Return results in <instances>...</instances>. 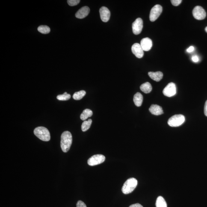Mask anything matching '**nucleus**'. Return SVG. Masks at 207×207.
Segmentation results:
<instances>
[{
	"label": "nucleus",
	"mask_w": 207,
	"mask_h": 207,
	"mask_svg": "<svg viewBox=\"0 0 207 207\" xmlns=\"http://www.w3.org/2000/svg\"><path fill=\"white\" fill-rule=\"evenodd\" d=\"M72 143V136L69 131H65L61 135V147L63 152L66 153L70 149Z\"/></svg>",
	"instance_id": "nucleus-1"
},
{
	"label": "nucleus",
	"mask_w": 207,
	"mask_h": 207,
	"mask_svg": "<svg viewBox=\"0 0 207 207\" xmlns=\"http://www.w3.org/2000/svg\"><path fill=\"white\" fill-rule=\"evenodd\" d=\"M92 120L91 119H89L87 121H84L81 125V129L83 132L88 130L91 126Z\"/></svg>",
	"instance_id": "nucleus-21"
},
{
	"label": "nucleus",
	"mask_w": 207,
	"mask_h": 207,
	"mask_svg": "<svg viewBox=\"0 0 207 207\" xmlns=\"http://www.w3.org/2000/svg\"><path fill=\"white\" fill-rule=\"evenodd\" d=\"M204 113L205 115L207 117V100L205 102V107H204Z\"/></svg>",
	"instance_id": "nucleus-28"
},
{
	"label": "nucleus",
	"mask_w": 207,
	"mask_h": 207,
	"mask_svg": "<svg viewBox=\"0 0 207 207\" xmlns=\"http://www.w3.org/2000/svg\"><path fill=\"white\" fill-rule=\"evenodd\" d=\"M86 92L84 90L76 92L73 95V98L76 100H79L82 99L86 95Z\"/></svg>",
	"instance_id": "nucleus-20"
},
{
	"label": "nucleus",
	"mask_w": 207,
	"mask_h": 207,
	"mask_svg": "<svg viewBox=\"0 0 207 207\" xmlns=\"http://www.w3.org/2000/svg\"><path fill=\"white\" fill-rule=\"evenodd\" d=\"M162 12V7L160 5H156L151 9L150 14V20L151 22H154L158 19Z\"/></svg>",
	"instance_id": "nucleus-6"
},
{
	"label": "nucleus",
	"mask_w": 207,
	"mask_h": 207,
	"mask_svg": "<svg viewBox=\"0 0 207 207\" xmlns=\"http://www.w3.org/2000/svg\"><path fill=\"white\" fill-rule=\"evenodd\" d=\"M172 5L175 6H179L182 2V0H172L171 1Z\"/></svg>",
	"instance_id": "nucleus-25"
},
{
	"label": "nucleus",
	"mask_w": 207,
	"mask_h": 207,
	"mask_svg": "<svg viewBox=\"0 0 207 207\" xmlns=\"http://www.w3.org/2000/svg\"><path fill=\"white\" fill-rule=\"evenodd\" d=\"M34 134L42 141L47 142L50 139L49 131L45 127H39L36 128L34 131Z\"/></svg>",
	"instance_id": "nucleus-3"
},
{
	"label": "nucleus",
	"mask_w": 207,
	"mask_h": 207,
	"mask_svg": "<svg viewBox=\"0 0 207 207\" xmlns=\"http://www.w3.org/2000/svg\"><path fill=\"white\" fill-rule=\"evenodd\" d=\"M176 93V86L173 83H170L166 86L163 90V93L164 96L168 97L173 96Z\"/></svg>",
	"instance_id": "nucleus-8"
},
{
	"label": "nucleus",
	"mask_w": 207,
	"mask_h": 207,
	"mask_svg": "<svg viewBox=\"0 0 207 207\" xmlns=\"http://www.w3.org/2000/svg\"><path fill=\"white\" fill-rule=\"evenodd\" d=\"M194 50V47L193 46H190L189 48L187 49V51L188 53H191Z\"/></svg>",
	"instance_id": "nucleus-30"
},
{
	"label": "nucleus",
	"mask_w": 207,
	"mask_h": 207,
	"mask_svg": "<svg viewBox=\"0 0 207 207\" xmlns=\"http://www.w3.org/2000/svg\"><path fill=\"white\" fill-rule=\"evenodd\" d=\"M193 15L195 19L198 20L205 19L206 17V13L202 7L197 6L193 10Z\"/></svg>",
	"instance_id": "nucleus-7"
},
{
	"label": "nucleus",
	"mask_w": 207,
	"mask_h": 207,
	"mask_svg": "<svg viewBox=\"0 0 207 207\" xmlns=\"http://www.w3.org/2000/svg\"><path fill=\"white\" fill-rule=\"evenodd\" d=\"M205 31L207 33V26L205 28Z\"/></svg>",
	"instance_id": "nucleus-31"
},
{
	"label": "nucleus",
	"mask_w": 207,
	"mask_h": 207,
	"mask_svg": "<svg viewBox=\"0 0 207 207\" xmlns=\"http://www.w3.org/2000/svg\"><path fill=\"white\" fill-rule=\"evenodd\" d=\"M148 75L151 79L157 82L161 81L163 77V74L161 72H149L148 73Z\"/></svg>",
	"instance_id": "nucleus-15"
},
{
	"label": "nucleus",
	"mask_w": 207,
	"mask_h": 207,
	"mask_svg": "<svg viewBox=\"0 0 207 207\" xmlns=\"http://www.w3.org/2000/svg\"><path fill=\"white\" fill-rule=\"evenodd\" d=\"M76 207H87L86 204L81 201H79L77 202Z\"/></svg>",
	"instance_id": "nucleus-26"
},
{
	"label": "nucleus",
	"mask_w": 207,
	"mask_h": 207,
	"mask_svg": "<svg viewBox=\"0 0 207 207\" xmlns=\"http://www.w3.org/2000/svg\"><path fill=\"white\" fill-rule=\"evenodd\" d=\"M129 207H143L142 205L139 203L133 204L130 205Z\"/></svg>",
	"instance_id": "nucleus-29"
},
{
	"label": "nucleus",
	"mask_w": 207,
	"mask_h": 207,
	"mask_svg": "<svg viewBox=\"0 0 207 207\" xmlns=\"http://www.w3.org/2000/svg\"><path fill=\"white\" fill-rule=\"evenodd\" d=\"M134 102L135 105L137 107L141 106L142 103L143 97L141 93H137L134 95Z\"/></svg>",
	"instance_id": "nucleus-16"
},
{
	"label": "nucleus",
	"mask_w": 207,
	"mask_h": 207,
	"mask_svg": "<svg viewBox=\"0 0 207 207\" xmlns=\"http://www.w3.org/2000/svg\"><path fill=\"white\" fill-rule=\"evenodd\" d=\"M80 2L79 0H68L67 1L68 4L69 6H74L78 5Z\"/></svg>",
	"instance_id": "nucleus-24"
},
{
	"label": "nucleus",
	"mask_w": 207,
	"mask_h": 207,
	"mask_svg": "<svg viewBox=\"0 0 207 207\" xmlns=\"http://www.w3.org/2000/svg\"><path fill=\"white\" fill-rule=\"evenodd\" d=\"M105 158L104 155L97 154L93 155L87 161V164L89 165L93 166L102 164L105 161Z\"/></svg>",
	"instance_id": "nucleus-5"
},
{
	"label": "nucleus",
	"mask_w": 207,
	"mask_h": 207,
	"mask_svg": "<svg viewBox=\"0 0 207 207\" xmlns=\"http://www.w3.org/2000/svg\"><path fill=\"white\" fill-rule=\"evenodd\" d=\"M140 89L143 93L147 94L150 93L152 91V87L150 83L146 82L142 84L140 87Z\"/></svg>",
	"instance_id": "nucleus-17"
},
{
	"label": "nucleus",
	"mask_w": 207,
	"mask_h": 207,
	"mask_svg": "<svg viewBox=\"0 0 207 207\" xmlns=\"http://www.w3.org/2000/svg\"><path fill=\"white\" fill-rule=\"evenodd\" d=\"M137 183L138 182L135 178H129L124 183L122 187V192L124 194H128L132 193L137 186Z\"/></svg>",
	"instance_id": "nucleus-2"
},
{
	"label": "nucleus",
	"mask_w": 207,
	"mask_h": 207,
	"mask_svg": "<svg viewBox=\"0 0 207 207\" xmlns=\"http://www.w3.org/2000/svg\"><path fill=\"white\" fill-rule=\"evenodd\" d=\"M140 45L143 51H149L152 46V40L149 38H145L142 39Z\"/></svg>",
	"instance_id": "nucleus-13"
},
{
	"label": "nucleus",
	"mask_w": 207,
	"mask_h": 207,
	"mask_svg": "<svg viewBox=\"0 0 207 207\" xmlns=\"http://www.w3.org/2000/svg\"><path fill=\"white\" fill-rule=\"evenodd\" d=\"M132 52L137 58H142L144 55V52L141 45L138 43H134L133 45L132 48Z\"/></svg>",
	"instance_id": "nucleus-10"
},
{
	"label": "nucleus",
	"mask_w": 207,
	"mask_h": 207,
	"mask_svg": "<svg viewBox=\"0 0 207 207\" xmlns=\"http://www.w3.org/2000/svg\"><path fill=\"white\" fill-rule=\"evenodd\" d=\"M99 13L101 19L103 22H106L109 20L111 13L108 8L105 7H101L99 10Z\"/></svg>",
	"instance_id": "nucleus-11"
},
{
	"label": "nucleus",
	"mask_w": 207,
	"mask_h": 207,
	"mask_svg": "<svg viewBox=\"0 0 207 207\" xmlns=\"http://www.w3.org/2000/svg\"><path fill=\"white\" fill-rule=\"evenodd\" d=\"M38 31L42 34H49L50 31V29L47 26L40 25L38 28Z\"/></svg>",
	"instance_id": "nucleus-22"
},
{
	"label": "nucleus",
	"mask_w": 207,
	"mask_h": 207,
	"mask_svg": "<svg viewBox=\"0 0 207 207\" xmlns=\"http://www.w3.org/2000/svg\"><path fill=\"white\" fill-rule=\"evenodd\" d=\"M151 114L154 115L158 116L164 114L162 108L157 105H151L149 109Z\"/></svg>",
	"instance_id": "nucleus-14"
},
{
	"label": "nucleus",
	"mask_w": 207,
	"mask_h": 207,
	"mask_svg": "<svg viewBox=\"0 0 207 207\" xmlns=\"http://www.w3.org/2000/svg\"><path fill=\"white\" fill-rule=\"evenodd\" d=\"M192 60L194 62H198L199 61V59L198 57L197 56H194L192 58Z\"/></svg>",
	"instance_id": "nucleus-27"
},
{
	"label": "nucleus",
	"mask_w": 207,
	"mask_h": 207,
	"mask_svg": "<svg viewBox=\"0 0 207 207\" xmlns=\"http://www.w3.org/2000/svg\"><path fill=\"white\" fill-rule=\"evenodd\" d=\"M90 9L87 6H84L79 9L75 14L76 17L78 19H83L88 16Z\"/></svg>",
	"instance_id": "nucleus-12"
},
{
	"label": "nucleus",
	"mask_w": 207,
	"mask_h": 207,
	"mask_svg": "<svg viewBox=\"0 0 207 207\" xmlns=\"http://www.w3.org/2000/svg\"><path fill=\"white\" fill-rule=\"evenodd\" d=\"M156 206V207H167V203L164 198L162 196H158L157 198Z\"/></svg>",
	"instance_id": "nucleus-19"
},
{
	"label": "nucleus",
	"mask_w": 207,
	"mask_h": 207,
	"mask_svg": "<svg viewBox=\"0 0 207 207\" xmlns=\"http://www.w3.org/2000/svg\"><path fill=\"white\" fill-rule=\"evenodd\" d=\"M71 98V95L68 94H65L59 95L57 96V99L60 101H67Z\"/></svg>",
	"instance_id": "nucleus-23"
},
{
	"label": "nucleus",
	"mask_w": 207,
	"mask_h": 207,
	"mask_svg": "<svg viewBox=\"0 0 207 207\" xmlns=\"http://www.w3.org/2000/svg\"><path fill=\"white\" fill-rule=\"evenodd\" d=\"M143 28V22L141 18H137L133 23L132 25L133 32L136 35H137L141 33Z\"/></svg>",
	"instance_id": "nucleus-9"
},
{
	"label": "nucleus",
	"mask_w": 207,
	"mask_h": 207,
	"mask_svg": "<svg viewBox=\"0 0 207 207\" xmlns=\"http://www.w3.org/2000/svg\"><path fill=\"white\" fill-rule=\"evenodd\" d=\"M185 121V116L183 115H175L168 119V124L171 127H177L182 125Z\"/></svg>",
	"instance_id": "nucleus-4"
},
{
	"label": "nucleus",
	"mask_w": 207,
	"mask_h": 207,
	"mask_svg": "<svg viewBox=\"0 0 207 207\" xmlns=\"http://www.w3.org/2000/svg\"><path fill=\"white\" fill-rule=\"evenodd\" d=\"M93 112L90 109H86L83 111L80 116V118L83 120H85L88 117H91L93 115Z\"/></svg>",
	"instance_id": "nucleus-18"
}]
</instances>
